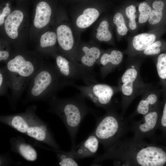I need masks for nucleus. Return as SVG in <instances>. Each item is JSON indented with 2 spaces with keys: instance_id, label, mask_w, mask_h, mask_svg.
<instances>
[{
  "instance_id": "1",
  "label": "nucleus",
  "mask_w": 166,
  "mask_h": 166,
  "mask_svg": "<svg viewBox=\"0 0 166 166\" xmlns=\"http://www.w3.org/2000/svg\"><path fill=\"white\" fill-rule=\"evenodd\" d=\"M108 160L116 166H166V146L133 137L121 139L97 156L91 165H100Z\"/></svg>"
},
{
  "instance_id": "2",
  "label": "nucleus",
  "mask_w": 166,
  "mask_h": 166,
  "mask_svg": "<svg viewBox=\"0 0 166 166\" xmlns=\"http://www.w3.org/2000/svg\"><path fill=\"white\" fill-rule=\"evenodd\" d=\"M36 109L35 105H30L23 113L1 115L0 121L51 148L60 149L48 125L37 115Z\"/></svg>"
},
{
  "instance_id": "3",
  "label": "nucleus",
  "mask_w": 166,
  "mask_h": 166,
  "mask_svg": "<svg viewBox=\"0 0 166 166\" xmlns=\"http://www.w3.org/2000/svg\"><path fill=\"white\" fill-rule=\"evenodd\" d=\"M81 93L71 97L60 98L57 95L48 102V112L55 114L63 122L68 132L72 143L75 146V139L80 124L89 113L93 111L86 104Z\"/></svg>"
},
{
  "instance_id": "4",
  "label": "nucleus",
  "mask_w": 166,
  "mask_h": 166,
  "mask_svg": "<svg viewBox=\"0 0 166 166\" xmlns=\"http://www.w3.org/2000/svg\"><path fill=\"white\" fill-rule=\"evenodd\" d=\"M67 83L60 77L54 65L44 64L29 82L25 102L42 101L47 103Z\"/></svg>"
},
{
  "instance_id": "5",
  "label": "nucleus",
  "mask_w": 166,
  "mask_h": 166,
  "mask_svg": "<svg viewBox=\"0 0 166 166\" xmlns=\"http://www.w3.org/2000/svg\"><path fill=\"white\" fill-rule=\"evenodd\" d=\"M106 113L97 118L93 132L105 150L121 139L130 130L129 121L117 112L113 106Z\"/></svg>"
},
{
  "instance_id": "6",
  "label": "nucleus",
  "mask_w": 166,
  "mask_h": 166,
  "mask_svg": "<svg viewBox=\"0 0 166 166\" xmlns=\"http://www.w3.org/2000/svg\"><path fill=\"white\" fill-rule=\"evenodd\" d=\"M140 61L129 62L119 80L118 86L121 95V114L123 116L136 97L154 87L152 84L145 83L142 80L140 74Z\"/></svg>"
},
{
  "instance_id": "7",
  "label": "nucleus",
  "mask_w": 166,
  "mask_h": 166,
  "mask_svg": "<svg viewBox=\"0 0 166 166\" xmlns=\"http://www.w3.org/2000/svg\"><path fill=\"white\" fill-rule=\"evenodd\" d=\"M54 65L60 77L71 86L76 81L81 79L86 85L97 83L94 72L89 71L77 61L63 54L55 55Z\"/></svg>"
},
{
  "instance_id": "8",
  "label": "nucleus",
  "mask_w": 166,
  "mask_h": 166,
  "mask_svg": "<svg viewBox=\"0 0 166 166\" xmlns=\"http://www.w3.org/2000/svg\"><path fill=\"white\" fill-rule=\"evenodd\" d=\"M71 86L78 90L85 98L91 101L96 106L105 110L113 106V97L120 91L119 86H112L98 82L85 86L78 85L74 83Z\"/></svg>"
},
{
  "instance_id": "9",
  "label": "nucleus",
  "mask_w": 166,
  "mask_h": 166,
  "mask_svg": "<svg viewBox=\"0 0 166 166\" xmlns=\"http://www.w3.org/2000/svg\"><path fill=\"white\" fill-rule=\"evenodd\" d=\"M44 63L36 57L18 54L11 58L4 66L7 73L20 76L30 82Z\"/></svg>"
},
{
  "instance_id": "10",
  "label": "nucleus",
  "mask_w": 166,
  "mask_h": 166,
  "mask_svg": "<svg viewBox=\"0 0 166 166\" xmlns=\"http://www.w3.org/2000/svg\"><path fill=\"white\" fill-rule=\"evenodd\" d=\"M161 106L160 103L154 110L143 116L140 120L132 121L130 128L134 133L133 138L138 139L148 138L154 142L157 140L155 134L158 128Z\"/></svg>"
},
{
  "instance_id": "11",
  "label": "nucleus",
  "mask_w": 166,
  "mask_h": 166,
  "mask_svg": "<svg viewBox=\"0 0 166 166\" xmlns=\"http://www.w3.org/2000/svg\"><path fill=\"white\" fill-rule=\"evenodd\" d=\"M103 52L96 46L81 45L77 47L75 60L86 69L94 72V67L97 64Z\"/></svg>"
},
{
  "instance_id": "12",
  "label": "nucleus",
  "mask_w": 166,
  "mask_h": 166,
  "mask_svg": "<svg viewBox=\"0 0 166 166\" xmlns=\"http://www.w3.org/2000/svg\"><path fill=\"white\" fill-rule=\"evenodd\" d=\"M160 91L154 88L142 95L141 99L134 112L127 119L130 122L138 115L143 116L155 109L159 104Z\"/></svg>"
},
{
  "instance_id": "13",
  "label": "nucleus",
  "mask_w": 166,
  "mask_h": 166,
  "mask_svg": "<svg viewBox=\"0 0 166 166\" xmlns=\"http://www.w3.org/2000/svg\"><path fill=\"white\" fill-rule=\"evenodd\" d=\"M57 40L61 49L70 59L75 61V54L77 46L75 45L72 32L70 28L65 25L58 26L56 30Z\"/></svg>"
},
{
  "instance_id": "14",
  "label": "nucleus",
  "mask_w": 166,
  "mask_h": 166,
  "mask_svg": "<svg viewBox=\"0 0 166 166\" xmlns=\"http://www.w3.org/2000/svg\"><path fill=\"white\" fill-rule=\"evenodd\" d=\"M123 57V53L119 50L112 49L103 52L97 64L100 67L101 77L104 78L119 67Z\"/></svg>"
},
{
  "instance_id": "15",
  "label": "nucleus",
  "mask_w": 166,
  "mask_h": 166,
  "mask_svg": "<svg viewBox=\"0 0 166 166\" xmlns=\"http://www.w3.org/2000/svg\"><path fill=\"white\" fill-rule=\"evenodd\" d=\"M100 143L92 132L82 142L72 148L70 151L76 160L93 157L97 153Z\"/></svg>"
},
{
  "instance_id": "16",
  "label": "nucleus",
  "mask_w": 166,
  "mask_h": 166,
  "mask_svg": "<svg viewBox=\"0 0 166 166\" xmlns=\"http://www.w3.org/2000/svg\"><path fill=\"white\" fill-rule=\"evenodd\" d=\"M12 151L20 155L27 160L34 161L38 157L37 152L30 144L25 142L20 136L11 138L9 140Z\"/></svg>"
},
{
  "instance_id": "17",
  "label": "nucleus",
  "mask_w": 166,
  "mask_h": 166,
  "mask_svg": "<svg viewBox=\"0 0 166 166\" xmlns=\"http://www.w3.org/2000/svg\"><path fill=\"white\" fill-rule=\"evenodd\" d=\"M7 74L9 88L11 92L9 101L11 108L14 109L16 108L23 90L29 81L18 75Z\"/></svg>"
},
{
  "instance_id": "18",
  "label": "nucleus",
  "mask_w": 166,
  "mask_h": 166,
  "mask_svg": "<svg viewBox=\"0 0 166 166\" xmlns=\"http://www.w3.org/2000/svg\"><path fill=\"white\" fill-rule=\"evenodd\" d=\"M23 13L18 10L13 11L6 17L4 22V28L7 35L12 39L18 35V28L23 19Z\"/></svg>"
},
{
  "instance_id": "19",
  "label": "nucleus",
  "mask_w": 166,
  "mask_h": 166,
  "mask_svg": "<svg viewBox=\"0 0 166 166\" xmlns=\"http://www.w3.org/2000/svg\"><path fill=\"white\" fill-rule=\"evenodd\" d=\"M52 14L51 8L45 2L41 1L37 5L34 24L36 28H41L49 22Z\"/></svg>"
},
{
  "instance_id": "20",
  "label": "nucleus",
  "mask_w": 166,
  "mask_h": 166,
  "mask_svg": "<svg viewBox=\"0 0 166 166\" xmlns=\"http://www.w3.org/2000/svg\"><path fill=\"white\" fill-rule=\"evenodd\" d=\"M100 15V13L96 9L88 8L77 18L76 24L79 28H87L95 22Z\"/></svg>"
},
{
  "instance_id": "21",
  "label": "nucleus",
  "mask_w": 166,
  "mask_h": 166,
  "mask_svg": "<svg viewBox=\"0 0 166 166\" xmlns=\"http://www.w3.org/2000/svg\"><path fill=\"white\" fill-rule=\"evenodd\" d=\"M156 39V36L153 34L144 33L138 34L133 39L132 48L134 51L142 52L154 42Z\"/></svg>"
},
{
  "instance_id": "22",
  "label": "nucleus",
  "mask_w": 166,
  "mask_h": 166,
  "mask_svg": "<svg viewBox=\"0 0 166 166\" xmlns=\"http://www.w3.org/2000/svg\"><path fill=\"white\" fill-rule=\"evenodd\" d=\"M156 66L161 84L164 91H166V53H163L158 56L156 62Z\"/></svg>"
},
{
  "instance_id": "23",
  "label": "nucleus",
  "mask_w": 166,
  "mask_h": 166,
  "mask_svg": "<svg viewBox=\"0 0 166 166\" xmlns=\"http://www.w3.org/2000/svg\"><path fill=\"white\" fill-rule=\"evenodd\" d=\"M56 154L58 159V164L60 166H77V163L73 157L70 151L65 152L60 150L55 149L52 148L49 149Z\"/></svg>"
},
{
  "instance_id": "24",
  "label": "nucleus",
  "mask_w": 166,
  "mask_h": 166,
  "mask_svg": "<svg viewBox=\"0 0 166 166\" xmlns=\"http://www.w3.org/2000/svg\"><path fill=\"white\" fill-rule=\"evenodd\" d=\"M108 22L104 20L101 22L97 30L96 37L100 42H107L112 38V35L109 30Z\"/></svg>"
},
{
  "instance_id": "25",
  "label": "nucleus",
  "mask_w": 166,
  "mask_h": 166,
  "mask_svg": "<svg viewBox=\"0 0 166 166\" xmlns=\"http://www.w3.org/2000/svg\"><path fill=\"white\" fill-rule=\"evenodd\" d=\"M57 40L56 34L48 31L42 34L40 40V47L41 48L48 49L53 47Z\"/></svg>"
},
{
  "instance_id": "26",
  "label": "nucleus",
  "mask_w": 166,
  "mask_h": 166,
  "mask_svg": "<svg viewBox=\"0 0 166 166\" xmlns=\"http://www.w3.org/2000/svg\"><path fill=\"white\" fill-rule=\"evenodd\" d=\"M158 129L161 132V139L166 142V91H164L163 109L161 111Z\"/></svg>"
},
{
  "instance_id": "27",
  "label": "nucleus",
  "mask_w": 166,
  "mask_h": 166,
  "mask_svg": "<svg viewBox=\"0 0 166 166\" xmlns=\"http://www.w3.org/2000/svg\"><path fill=\"white\" fill-rule=\"evenodd\" d=\"M113 21L117 27V32L121 36L125 35L128 31L125 24V20L123 15L120 13H117L114 15Z\"/></svg>"
},
{
  "instance_id": "28",
  "label": "nucleus",
  "mask_w": 166,
  "mask_h": 166,
  "mask_svg": "<svg viewBox=\"0 0 166 166\" xmlns=\"http://www.w3.org/2000/svg\"><path fill=\"white\" fill-rule=\"evenodd\" d=\"M139 15L138 21L140 23L146 22L148 19L152 10L150 6L145 2L140 3L138 7Z\"/></svg>"
},
{
  "instance_id": "29",
  "label": "nucleus",
  "mask_w": 166,
  "mask_h": 166,
  "mask_svg": "<svg viewBox=\"0 0 166 166\" xmlns=\"http://www.w3.org/2000/svg\"><path fill=\"white\" fill-rule=\"evenodd\" d=\"M9 88V78L7 72L4 67L0 69V95H5Z\"/></svg>"
},
{
  "instance_id": "30",
  "label": "nucleus",
  "mask_w": 166,
  "mask_h": 166,
  "mask_svg": "<svg viewBox=\"0 0 166 166\" xmlns=\"http://www.w3.org/2000/svg\"><path fill=\"white\" fill-rule=\"evenodd\" d=\"M136 11L135 6L133 5L129 6L125 9L126 16L129 19V28L132 30H135L137 27L136 21Z\"/></svg>"
},
{
  "instance_id": "31",
  "label": "nucleus",
  "mask_w": 166,
  "mask_h": 166,
  "mask_svg": "<svg viewBox=\"0 0 166 166\" xmlns=\"http://www.w3.org/2000/svg\"><path fill=\"white\" fill-rule=\"evenodd\" d=\"M162 46V44L160 41H155L142 52L144 55L147 56L157 55L161 52Z\"/></svg>"
},
{
  "instance_id": "32",
  "label": "nucleus",
  "mask_w": 166,
  "mask_h": 166,
  "mask_svg": "<svg viewBox=\"0 0 166 166\" xmlns=\"http://www.w3.org/2000/svg\"><path fill=\"white\" fill-rule=\"evenodd\" d=\"M162 10H152L148 19L149 23L152 25L158 23L161 20L163 16Z\"/></svg>"
},
{
  "instance_id": "33",
  "label": "nucleus",
  "mask_w": 166,
  "mask_h": 166,
  "mask_svg": "<svg viewBox=\"0 0 166 166\" xmlns=\"http://www.w3.org/2000/svg\"><path fill=\"white\" fill-rule=\"evenodd\" d=\"M10 53L7 50L1 49L0 50V61L6 63L10 60Z\"/></svg>"
},
{
  "instance_id": "34",
  "label": "nucleus",
  "mask_w": 166,
  "mask_h": 166,
  "mask_svg": "<svg viewBox=\"0 0 166 166\" xmlns=\"http://www.w3.org/2000/svg\"><path fill=\"white\" fill-rule=\"evenodd\" d=\"M10 9L9 6H6L3 9L1 14H0V25H2L5 21V18L7 17L10 14Z\"/></svg>"
},
{
  "instance_id": "35",
  "label": "nucleus",
  "mask_w": 166,
  "mask_h": 166,
  "mask_svg": "<svg viewBox=\"0 0 166 166\" xmlns=\"http://www.w3.org/2000/svg\"><path fill=\"white\" fill-rule=\"evenodd\" d=\"M11 161L10 159L8 156L5 155H0V166L9 164Z\"/></svg>"
},
{
  "instance_id": "36",
  "label": "nucleus",
  "mask_w": 166,
  "mask_h": 166,
  "mask_svg": "<svg viewBox=\"0 0 166 166\" xmlns=\"http://www.w3.org/2000/svg\"><path fill=\"white\" fill-rule=\"evenodd\" d=\"M152 6L153 9H157L163 10L164 4L161 1H156L153 2Z\"/></svg>"
},
{
  "instance_id": "37",
  "label": "nucleus",
  "mask_w": 166,
  "mask_h": 166,
  "mask_svg": "<svg viewBox=\"0 0 166 166\" xmlns=\"http://www.w3.org/2000/svg\"><path fill=\"white\" fill-rule=\"evenodd\" d=\"M6 6H9V4L8 3H6Z\"/></svg>"
},
{
  "instance_id": "38",
  "label": "nucleus",
  "mask_w": 166,
  "mask_h": 166,
  "mask_svg": "<svg viewBox=\"0 0 166 166\" xmlns=\"http://www.w3.org/2000/svg\"><path fill=\"white\" fill-rule=\"evenodd\" d=\"M166 146V145H165Z\"/></svg>"
}]
</instances>
